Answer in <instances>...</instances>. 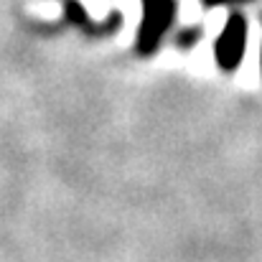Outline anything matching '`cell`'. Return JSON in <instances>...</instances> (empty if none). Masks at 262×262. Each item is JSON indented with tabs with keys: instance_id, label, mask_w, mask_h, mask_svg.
I'll return each instance as SVG.
<instances>
[{
	"instance_id": "1",
	"label": "cell",
	"mask_w": 262,
	"mask_h": 262,
	"mask_svg": "<svg viewBox=\"0 0 262 262\" xmlns=\"http://www.w3.org/2000/svg\"><path fill=\"white\" fill-rule=\"evenodd\" d=\"M173 0H143V26L138 33V49L143 54H153L163 33L173 20Z\"/></svg>"
},
{
	"instance_id": "2",
	"label": "cell",
	"mask_w": 262,
	"mask_h": 262,
	"mask_svg": "<svg viewBox=\"0 0 262 262\" xmlns=\"http://www.w3.org/2000/svg\"><path fill=\"white\" fill-rule=\"evenodd\" d=\"M245 46H247V23L242 15H229L224 31L219 33L216 38V46H214V54H216V64L219 69L224 72H234L242 61V54H245Z\"/></svg>"
},
{
	"instance_id": "3",
	"label": "cell",
	"mask_w": 262,
	"mask_h": 262,
	"mask_svg": "<svg viewBox=\"0 0 262 262\" xmlns=\"http://www.w3.org/2000/svg\"><path fill=\"white\" fill-rule=\"evenodd\" d=\"M206 5H219V3H242V0H204Z\"/></svg>"
}]
</instances>
